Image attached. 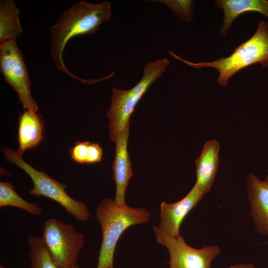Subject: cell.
Wrapping results in <instances>:
<instances>
[{"label":"cell","instance_id":"18","mask_svg":"<svg viewBox=\"0 0 268 268\" xmlns=\"http://www.w3.org/2000/svg\"><path fill=\"white\" fill-rule=\"evenodd\" d=\"M166 5L174 15L184 22L192 21L194 18V2L192 0H151Z\"/></svg>","mask_w":268,"mask_h":268},{"label":"cell","instance_id":"6","mask_svg":"<svg viewBox=\"0 0 268 268\" xmlns=\"http://www.w3.org/2000/svg\"><path fill=\"white\" fill-rule=\"evenodd\" d=\"M41 238L57 267L79 268L77 262L84 237L72 224L48 219L44 224Z\"/></svg>","mask_w":268,"mask_h":268},{"label":"cell","instance_id":"15","mask_svg":"<svg viewBox=\"0 0 268 268\" xmlns=\"http://www.w3.org/2000/svg\"><path fill=\"white\" fill-rule=\"evenodd\" d=\"M19 16V10L13 0L0 1V43L15 40L22 35Z\"/></svg>","mask_w":268,"mask_h":268},{"label":"cell","instance_id":"17","mask_svg":"<svg viewBox=\"0 0 268 268\" xmlns=\"http://www.w3.org/2000/svg\"><path fill=\"white\" fill-rule=\"evenodd\" d=\"M30 268H59L53 261L41 237L29 235Z\"/></svg>","mask_w":268,"mask_h":268},{"label":"cell","instance_id":"21","mask_svg":"<svg viewBox=\"0 0 268 268\" xmlns=\"http://www.w3.org/2000/svg\"><path fill=\"white\" fill-rule=\"evenodd\" d=\"M225 268H256V267L252 263H236L234 265L229 266Z\"/></svg>","mask_w":268,"mask_h":268},{"label":"cell","instance_id":"22","mask_svg":"<svg viewBox=\"0 0 268 268\" xmlns=\"http://www.w3.org/2000/svg\"><path fill=\"white\" fill-rule=\"evenodd\" d=\"M265 180L267 181H268V171H267V176L266 178H265Z\"/></svg>","mask_w":268,"mask_h":268},{"label":"cell","instance_id":"5","mask_svg":"<svg viewBox=\"0 0 268 268\" xmlns=\"http://www.w3.org/2000/svg\"><path fill=\"white\" fill-rule=\"evenodd\" d=\"M1 151L7 161L19 167L32 180L33 188L29 192L31 196L37 198L43 196L55 201L77 221L86 222L89 219L90 213L87 205L71 198L66 192L68 186L66 184L58 181L42 170H36L25 161L22 156L10 148L2 147Z\"/></svg>","mask_w":268,"mask_h":268},{"label":"cell","instance_id":"14","mask_svg":"<svg viewBox=\"0 0 268 268\" xmlns=\"http://www.w3.org/2000/svg\"><path fill=\"white\" fill-rule=\"evenodd\" d=\"M214 3L224 12L223 22L219 31L222 36H225L235 19L245 12H258L268 17L267 0H217Z\"/></svg>","mask_w":268,"mask_h":268},{"label":"cell","instance_id":"8","mask_svg":"<svg viewBox=\"0 0 268 268\" xmlns=\"http://www.w3.org/2000/svg\"><path fill=\"white\" fill-rule=\"evenodd\" d=\"M0 70L4 79L17 92L24 110L38 111L31 95V81L22 54L15 40L0 44Z\"/></svg>","mask_w":268,"mask_h":268},{"label":"cell","instance_id":"4","mask_svg":"<svg viewBox=\"0 0 268 268\" xmlns=\"http://www.w3.org/2000/svg\"><path fill=\"white\" fill-rule=\"evenodd\" d=\"M169 64L165 58L148 62L143 68L140 80L134 87L130 90L113 88L111 106L107 111L111 141L115 142L119 134L130 124L135 106L148 88L163 74Z\"/></svg>","mask_w":268,"mask_h":268},{"label":"cell","instance_id":"7","mask_svg":"<svg viewBox=\"0 0 268 268\" xmlns=\"http://www.w3.org/2000/svg\"><path fill=\"white\" fill-rule=\"evenodd\" d=\"M153 229L157 243L168 250L169 268H210L212 261L220 254L218 245L196 249L189 245L182 236L171 237L156 225Z\"/></svg>","mask_w":268,"mask_h":268},{"label":"cell","instance_id":"12","mask_svg":"<svg viewBox=\"0 0 268 268\" xmlns=\"http://www.w3.org/2000/svg\"><path fill=\"white\" fill-rule=\"evenodd\" d=\"M17 153L22 156L25 151L38 146L44 139L45 127L41 115L32 110H24L18 118Z\"/></svg>","mask_w":268,"mask_h":268},{"label":"cell","instance_id":"16","mask_svg":"<svg viewBox=\"0 0 268 268\" xmlns=\"http://www.w3.org/2000/svg\"><path fill=\"white\" fill-rule=\"evenodd\" d=\"M10 206L22 209L29 213L39 216L43 213L42 208L37 203L29 202L22 198L15 191L9 182H0V207Z\"/></svg>","mask_w":268,"mask_h":268},{"label":"cell","instance_id":"3","mask_svg":"<svg viewBox=\"0 0 268 268\" xmlns=\"http://www.w3.org/2000/svg\"><path fill=\"white\" fill-rule=\"evenodd\" d=\"M170 55L187 65L196 68L208 67L219 72L217 83L226 86L231 77L241 69L256 63L268 67V22L260 21L254 34L237 46L229 56L214 61L193 63L180 58L169 51Z\"/></svg>","mask_w":268,"mask_h":268},{"label":"cell","instance_id":"2","mask_svg":"<svg viewBox=\"0 0 268 268\" xmlns=\"http://www.w3.org/2000/svg\"><path fill=\"white\" fill-rule=\"evenodd\" d=\"M95 215L102 231L96 268H114L115 251L121 236L133 225L148 223L150 213L144 208L119 205L114 199L105 198L98 204Z\"/></svg>","mask_w":268,"mask_h":268},{"label":"cell","instance_id":"11","mask_svg":"<svg viewBox=\"0 0 268 268\" xmlns=\"http://www.w3.org/2000/svg\"><path fill=\"white\" fill-rule=\"evenodd\" d=\"M247 196L250 203V216L255 230L268 235V181H262L250 173L247 179Z\"/></svg>","mask_w":268,"mask_h":268},{"label":"cell","instance_id":"20","mask_svg":"<svg viewBox=\"0 0 268 268\" xmlns=\"http://www.w3.org/2000/svg\"><path fill=\"white\" fill-rule=\"evenodd\" d=\"M103 154L102 148L98 143L90 142L87 163L100 162Z\"/></svg>","mask_w":268,"mask_h":268},{"label":"cell","instance_id":"9","mask_svg":"<svg viewBox=\"0 0 268 268\" xmlns=\"http://www.w3.org/2000/svg\"><path fill=\"white\" fill-rule=\"evenodd\" d=\"M205 194L206 193L195 184L187 195L180 201L174 203L162 202L160 209L159 228L171 237L180 236V227L183 220Z\"/></svg>","mask_w":268,"mask_h":268},{"label":"cell","instance_id":"13","mask_svg":"<svg viewBox=\"0 0 268 268\" xmlns=\"http://www.w3.org/2000/svg\"><path fill=\"white\" fill-rule=\"evenodd\" d=\"M219 144L213 139L207 141L200 156L196 160V185L206 194L211 189L216 174L219 163Z\"/></svg>","mask_w":268,"mask_h":268},{"label":"cell","instance_id":"19","mask_svg":"<svg viewBox=\"0 0 268 268\" xmlns=\"http://www.w3.org/2000/svg\"><path fill=\"white\" fill-rule=\"evenodd\" d=\"M89 141H77L69 150L71 158L79 163H87V159L89 153Z\"/></svg>","mask_w":268,"mask_h":268},{"label":"cell","instance_id":"23","mask_svg":"<svg viewBox=\"0 0 268 268\" xmlns=\"http://www.w3.org/2000/svg\"><path fill=\"white\" fill-rule=\"evenodd\" d=\"M0 268H6L4 267H3V266H1V265H0Z\"/></svg>","mask_w":268,"mask_h":268},{"label":"cell","instance_id":"1","mask_svg":"<svg viewBox=\"0 0 268 268\" xmlns=\"http://www.w3.org/2000/svg\"><path fill=\"white\" fill-rule=\"evenodd\" d=\"M111 14V4L107 1L98 3L80 1L61 14L50 30L51 57L59 71L82 83L92 82V80L82 79L69 71L64 63L63 52L71 38L95 33L102 23L109 20Z\"/></svg>","mask_w":268,"mask_h":268},{"label":"cell","instance_id":"10","mask_svg":"<svg viewBox=\"0 0 268 268\" xmlns=\"http://www.w3.org/2000/svg\"><path fill=\"white\" fill-rule=\"evenodd\" d=\"M129 126L119 134L115 141V156L112 163L113 180L116 184L115 201L119 205L126 204L125 194L133 175L132 164L128 151Z\"/></svg>","mask_w":268,"mask_h":268}]
</instances>
